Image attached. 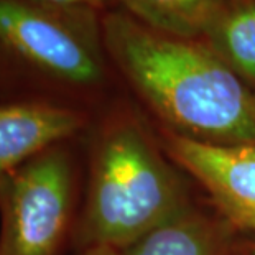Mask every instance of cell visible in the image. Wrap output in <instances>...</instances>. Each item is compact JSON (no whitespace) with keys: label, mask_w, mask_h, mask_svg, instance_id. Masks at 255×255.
Wrapping results in <instances>:
<instances>
[{"label":"cell","mask_w":255,"mask_h":255,"mask_svg":"<svg viewBox=\"0 0 255 255\" xmlns=\"http://www.w3.org/2000/svg\"><path fill=\"white\" fill-rule=\"evenodd\" d=\"M114 73L178 135L255 145L254 92L198 40L163 33L121 8L102 13Z\"/></svg>","instance_id":"1"},{"label":"cell","mask_w":255,"mask_h":255,"mask_svg":"<svg viewBox=\"0 0 255 255\" xmlns=\"http://www.w3.org/2000/svg\"><path fill=\"white\" fill-rule=\"evenodd\" d=\"M102 13L50 0H0V102L94 112L117 78Z\"/></svg>","instance_id":"2"},{"label":"cell","mask_w":255,"mask_h":255,"mask_svg":"<svg viewBox=\"0 0 255 255\" xmlns=\"http://www.w3.org/2000/svg\"><path fill=\"white\" fill-rule=\"evenodd\" d=\"M97 124L74 241L79 252H121L186 208L176 175L128 112L109 107Z\"/></svg>","instance_id":"3"},{"label":"cell","mask_w":255,"mask_h":255,"mask_svg":"<svg viewBox=\"0 0 255 255\" xmlns=\"http://www.w3.org/2000/svg\"><path fill=\"white\" fill-rule=\"evenodd\" d=\"M74 140L0 171V255H59L71 236L78 168Z\"/></svg>","instance_id":"4"},{"label":"cell","mask_w":255,"mask_h":255,"mask_svg":"<svg viewBox=\"0 0 255 255\" xmlns=\"http://www.w3.org/2000/svg\"><path fill=\"white\" fill-rule=\"evenodd\" d=\"M168 148L227 218L255 231V145L209 143L173 133Z\"/></svg>","instance_id":"5"},{"label":"cell","mask_w":255,"mask_h":255,"mask_svg":"<svg viewBox=\"0 0 255 255\" xmlns=\"http://www.w3.org/2000/svg\"><path fill=\"white\" fill-rule=\"evenodd\" d=\"M92 114L51 102H0V171L83 137Z\"/></svg>","instance_id":"6"},{"label":"cell","mask_w":255,"mask_h":255,"mask_svg":"<svg viewBox=\"0 0 255 255\" xmlns=\"http://www.w3.org/2000/svg\"><path fill=\"white\" fill-rule=\"evenodd\" d=\"M198 41L255 88V0H221Z\"/></svg>","instance_id":"7"},{"label":"cell","mask_w":255,"mask_h":255,"mask_svg":"<svg viewBox=\"0 0 255 255\" xmlns=\"http://www.w3.org/2000/svg\"><path fill=\"white\" fill-rule=\"evenodd\" d=\"M221 0H116L121 8L163 33L199 40Z\"/></svg>","instance_id":"8"},{"label":"cell","mask_w":255,"mask_h":255,"mask_svg":"<svg viewBox=\"0 0 255 255\" xmlns=\"http://www.w3.org/2000/svg\"><path fill=\"white\" fill-rule=\"evenodd\" d=\"M214 232L188 209L130 244L119 255H213Z\"/></svg>","instance_id":"9"},{"label":"cell","mask_w":255,"mask_h":255,"mask_svg":"<svg viewBox=\"0 0 255 255\" xmlns=\"http://www.w3.org/2000/svg\"><path fill=\"white\" fill-rule=\"evenodd\" d=\"M55 3L63 5H76V7H89L101 10V12H107V10L116 8V0H50Z\"/></svg>","instance_id":"10"},{"label":"cell","mask_w":255,"mask_h":255,"mask_svg":"<svg viewBox=\"0 0 255 255\" xmlns=\"http://www.w3.org/2000/svg\"><path fill=\"white\" fill-rule=\"evenodd\" d=\"M79 255H119V252L109 247H89L81 251Z\"/></svg>","instance_id":"11"},{"label":"cell","mask_w":255,"mask_h":255,"mask_svg":"<svg viewBox=\"0 0 255 255\" xmlns=\"http://www.w3.org/2000/svg\"><path fill=\"white\" fill-rule=\"evenodd\" d=\"M251 255H255V247H252V249H251Z\"/></svg>","instance_id":"12"},{"label":"cell","mask_w":255,"mask_h":255,"mask_svg":"<svg viewBox=\"0 0 255 255\" xmlns=\"http://www.w3.org/2000/svg\"><path fill=\"white\" fill-rule=\"evenodd\" d=\"M254 109H255V92H254Z\"/></svg>","instance_id":"13"}]
</instances>
